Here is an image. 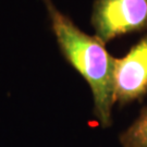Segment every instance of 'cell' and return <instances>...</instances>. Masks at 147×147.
I'll list each match as a JSON object with an SVG mask.
<instances>
[{
  "instance_id": "1",
  "label": "cell",
  "mask_w": 147,
  "mask_h": 147,
  "mask_svg": "<svg viewBox=\"0 0 147 147\" xmlns=\"http://www.w3.org/2000/svg\"><path fill=\"white\" fill-rule=\"evenodd\" d=\"M46 7L55 37L64 58L87 82L94 99V115L102 127L112 123L115 60L105 44L80 30L74 22L55 5L42 0Z\"/></svg>"
},
{
  "instance_id": "2",
  "label": "cell",
  "mask_w": 147,
  "mask_h": 147,
  "mask_svg": "<svg viewBox=\"0 0 147 147\" xmlns=\"http://www.w3.org/2000/svg\"><path fill=\"white\" fill-rule=\"evenodd\" d=\"M95 36L107 44L117 37L147 30V0H95Z\"/></svg>"
},
{
  "instance_id": "3",
  "label": "cell",
  "mask_w": 147,
  "mask_h": 147,
  "mask_svg": "<svg viewBox=\"0 0 147 147\" xmlns=\"http://www.w3.org/2000/svg\"><path fill=\"white\" fill-rule=\"evenodd\" d=\"M147 93V35L129 50L116 58L113 70L115 102L126 105Z\"/></svg>"
},
{
  "instance_id": "4",
  "label": "cell",
  "mask_w": 147,
  "mask_h": 147,
  "mask_svg": "<svg viewBox=\"0 0 147 147\" xmlns=\"http://www.w3.org/2000/svg\"><path fill=\"white\" fill-rule=\"evenodd\" d=\"M123 147H147V108L120 135Z\"/></svg>"
}]
</instances>
